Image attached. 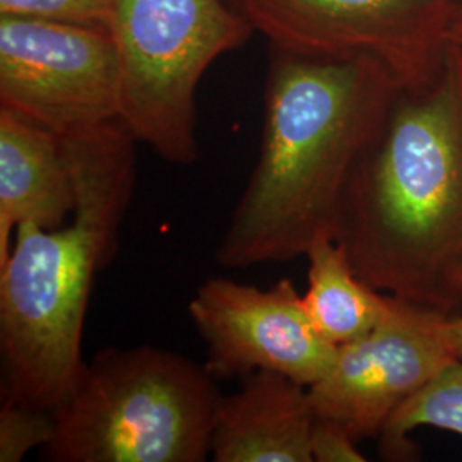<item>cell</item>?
<instances>
[{"mask_svg":"<svg viewBox=\"0 0 462 462\" xmlns=\"http://www.w3.org/2000/svg\"><path fill=\"white\" fill-rule=\"evenodd\" d=\"M418 429L444 430L462 437V360L447 365L389 420L379 435L383 459H411L414 452L408 437Z\"/></svg>","mask_w":462,"mask_h":462,"instance_id":"cell-13","label":"cell"},{"mask_svg":"<svg viewBox=\"0 0 462 462\" xmlns=\"http://www.w3.org/2000/svg\"><path fill=\"white\" fill-rule=\"evenodd\" d=\"M446 336L456 360H462V314L447 317Z\"/></svg>","mask_w":462,"mask_h":462,"instance_id":"cell-17","label":"cell"},{"mask_svg":"<svg viewBox=\"0 0 462 462\" xmlns=\"http://www.w3.org/2000/svg\"><path fill=\"white\" fill-rule=\"evenodd\" d=\"M57 435V414L45 408L2 399L0 462H21L34 448H45Z\"/></svg>","mask_w":462,"mask_h":462,"instance_id":"cell-14","label":"cell"},{"mask_svg":"<svg viewBox=\"0 0 462 462\" xmlns=\"http://www.w3.org/2000/svg\"><path fill=\"white\" fill-rule=\"evenodd\" d=\"M446 315L391 297L379 324L337 346L329 372L309 387L315 416L356 440L379 439L389 420L447 365Z\"/></svg>","mask_w":462,"mask_h":462,"instance_id":"cell-8","label":"cell"},{"mask_svg":"<svg viewBox=\"0 0 462 462\" xmlns=\"http://www.w3.org/2000/svg\"><path fill=\"white\" fill-rule=\"evenodd\" d=\"M0 106L60 135L118 120L108 30L0 16Z\"/></svg>","mask_w":462,"mask_h":462,"instance_id":"cell-7","label":"cell"},{"mask_svg":"<svg viewBox=\"0 0 462 462\" xmlns=\"http://www.w3.org/2000/svg\"><path fill=\"white\" fill-rule=\"evenodd\" d=\"M110 0H0V16L106 30Z\"/></svg>","mask_w":462,"mask_h":462,"instance_id":"cell-15","label":"cell"},{"mask_svg":"<svg viewBox=\"0 0 462 462\" xmlns=\"http://www.w3.org/2000/svg\"><path fill=\"white\" fill-rule=\"evenodd\" d=\"M76 208L59 228L23 223L0 263L2 399L57 411L83 374L93 282L116 252L135 185V144L120 120L62 135Z\"/></svg>","mask_w":462,"mask_h":462,"instance_id":"cell-3","label":"cell"},{"mask_svg":"<svg viewBox=\"0 0 462 462\" xmlns=\"http://www.w3.org/2000/svg\"><path fill=\"white\" fill-rule=\"evenodd\" d=\"M334 240L385 295L462 314V50L437 78L402 89L356 168Z\"/></svg>","mask_w":462,"mask_h":462,"instance_id":"cell-2","label":"cell"},{"mask_svg":"<svg viewBox=\"0 0 462 462\" xmlns=\"http://www.w3.org/2000/svg\"><path fill=\"white\" fill-rule=\"evenodd\" d=\"M76 208V189L60 134L0 106V263L19 225L59 228Z\"/></svg>","mask_w":462,"mask_h":462,"instance_id":"cell-11","label":"cell"},{"mask_svg":"<svg viewBox=\"0 0 462 462\" xmlns=\"http://www.w3.org/2000/svg\"><path fill=\"white\" fill-rule=\"evenodd\" d=\"M204 365L163 347H108L55 411L49 462H204L221 401Z\"/></svg>","mask_w":462,"mask_h":462,"instance_id":"cell-4","label":"cell"},{"mask_svg":"<svg viewBox=\"0 0 462 462\" xmlns=\"http://www.w3.org/2000/svg\"><path fill=\"white\" fill-rule=\"evenodd\" d=\"M401 91L375 57H317L269 45L261 154L216 263H288L305 257L315 240L334 238L349 182Z\"/></svg>","mask_w":462,"mask_h":462,"instance_id":"cell-1","label":"cell"},{"mask_svg":"<svg viewBox=\"0 0 462 462\" xmlns=\"http://www.w3.org/2000/svg\"><path fill=\"white\" fill-rule=\"evenodd\" d=\"M309 387L276 372H254L221 397L211 439L215 462H314Z\"/></svg>","mask_w":462,"mask_h":462,"instance_id":"cell-10","label":"cell"},{"mask_svg":"<svg viewBox=\"0 0 462 462\" xmlns=\"http://www.w3.org/2000/svg\"><path fill=\"white\" fill-rule=\"evenodd\" d=\"M309 286L303 303L315 329L334 346L374 329L387 312L391 295L362 280L334 238H319L309 248Z\"/></svg>","mask_w":462,"mask_h":462,"instance_id":"cell-12","label":"cell"},{"mask_svg":"<svg viewBox=\"0 0 462 462\" xmlns=\"http://www.w3.org/2000/svg\"><path fill=\"white\" fill-rule=\"evenodd\" d=\"M269 45L317 57L370 55L402 89L439 74L461 0H228Z\"/></svg>","mask_w":462,"mask_h":462,"instance_id":"cell-6","label":"cell"},{"mask_svg":"<svg viewBox=\"0 0 462 462\" xmlns=\"http://www.w3.org/2000/svg\"><path fill=\"white\" fill-rule=\"evenodd\" d=\"M118 120L171 165L196 163L198 89L216 60L255 33L228 0H110Z\"/></svg>","mask_w":462,"mask_h":462,"instance_id":"cell-5","label":"cell"},{"mask_svg":"<svg viewBox=\"0 0 462 462\" xmlns=\"http://www.w3.org/2000/svg\"><path fill=\"white\" fill-rule=\"evenodd\" d=\"M189 315L206 343L204 366L216 380L267 370L310 387L336 358L337 346L315 329L290 280L259 288L211 278L190 298Z\"/></svg>","mask_w":462,"mask_h":462,"instance_id":"cell-9","label":"cell"},{"mask_svg":"<svg viewBox=\"0 0 462 462\" xmlns=\"http://www.w3.org/2000/svg\"><path fill=\"white\" fill-rule=\"evenodd\" d=\"M448 43L456 45L462 50V0L456 9V14L452 17L450 30H448Z\"/></svg>","mask_w":462,"mask_h":462,"instance_id":"cell-18","label":"cell"},{"mask_svg":"<svg viewBox=\"0 0 462 462\" xmlns=\"http://www.w3.org/2000/svg\"><path fill=\"white\" fill-rule=\"evenodd\" d=\"M356 440L337 423L315 416L310 450L314 462H364L366 461Z\"/></svg>","mask_w":462,"mask_h":462,"instance_id":"cell-16","label":"cell"}]
</instances>
